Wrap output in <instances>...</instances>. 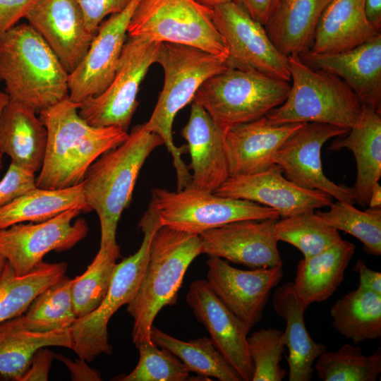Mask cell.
<instances>
[{
	"mask_svg": "<svg viewBox=\"0 0 381 381\" xmlns=\"http://www.w3.org/2000/svg\"><path fill=\"white\" fill-rule=\"evenodd\" d=\"M47 347H41L35 352L29 368L20 381L48 380L49 372L55 354Z\"/></svg>",
	"mask_w": 381,
	"mask_h": 381,
	"instance_id": "obj_44",
	"label": "cell"
},
{
	"mask_svg": "<svg viewBox=\"0 0 381 381\" xmlns=\"http://www.w3.org/2000/svg\"><path fill=\"white\" fill-rule=\"evenodd\" d=\"M327 212L315 214L330 226L348 233L363 244L366 253L381 254V207H369L361 211L353 204L337 201Z\"/></svg>",
	"mask_w": 381,
	"mask_h": 381,
	"instance_id": "obj_39",
	"label": "cell"
},
{
	"mask_svg": "<svg viewBox=\"0 0 381 381\" xmlns=\"http://www.w3.org/2000/svg\"><path fill=\"white\" fill-rule=\"evenodd\" d=\"M73 208L91 212L83 181L61 189L35 188L0 208V230L25 222H42Z\"/></svg>",
	"mask_w": 381,
	"mask_h": 381,
	"instance_id": "obj_31",
	"label": "cell"
},
{
	"mask_svg": "<svg viewBox=\"0 0 381 381\" xmlns=\"http://www.w3.org/2000/svg\"><path fill=\"white\" fill-rule=\"evenodd\" d=\"M186 302L213 344L243 381H252L253 366L247 337L250 329L219 300L207 280L193 282Z\"/></svg>",
	"mask_w": 381,
	"mask_h": 381,
	"instance_id": "obj_20",
	"label": "cell"
},
{
	"mask_svg": "<svg viewBox=\"0 0 381 381\" xmlns=\"http://www.w3.org/2000/svg\"><path fill=\"white\" fill-rule=\"evenodd\" d=\"M52 346L72 349L70 328L33 332L20 327L16 318L0 324V377L20 381L35 352Z\"/></svg>",
	"mask_w": 381,
	"mask_h": 381,
	"instance_id": "obj_30",
	"label": "cell"
},
{
	"mask_svg": "<svg viewBox=\"0 0 381 381\" xmlns=\"http://www.w3.org/2000/svg\"><path fill=\"white\" fill-rule=\"evenodd\" d=\"M292 85L286 100L265 116L271 124L322 123L349 129L363 105L338 76L313 68L300 55L287 56Z\"/></svg>",
	"mask_w": 381,
	"mask_h": 381,
	"instance_id": "obj_6",
	"label": "cell"
},
{
	"mask_svg": "<svg viewBox=\"0 0 381 381\" xmlns=\"http://www.w3.org/2000/svg\"><path fill=\"white\" fill-rule=\"evenodd\" d=\"M330 0H281L265 30L284 56L302 54L313 40L320 17Z\"/></svg>",
	"mask_w": 381,
	"mask_h": 381,
	"instance_id": "obj_29",
	"label": "cell"
},
{
	"mask_svg": "<svg viewBox=\"0 0 381 381\" xmlns=\"http://www.w3.org/2000/svg\"><path fill=\"white\" fill-rule=\"evenodd\" d=\"M281 0H234L254 20L265 26Z\"/></svg>",
	"mask_w": 381,
	"mask_h": 381,
	"instance_id": "obj_46",
	"label": "cell"
},
{
	"mask_svg": "<svg viewBox=\"0 0 381 381\" xmlns=\"http://www.w3.org/2000/svg\"><path fill=\"white\" fill-rule=\"evenodd\" d=\"M127 33L128 37L198 48L225 62L228 55L212 20V8L195 0H140Z\"/></svg>",
	"mask_w": 381,
	"mask_h": 381,
	"instance_id": "obj_9",
	"label": "cell"
},
{
	"mask_svg": "<svg viewBox=\"0 0 381 381\" xmlns=\"http://www.w3.org/2000/svg\"><path fill=\"white\" fill-rule=\"evenodd\" d=\"M164 142L145 123L133 127L126 140L102 154L83 180L85 201L100 224L99 246L119 248L116 230L128 206L135 182L146 159Z\"/></svg>",
	"mask_w": 381,
	"mask_h": 381,
	"instance_id": "obj_2",
	"label": "cell"
},
{
	"mask_svg": "<svg viewBox=\"0 0 381 381\" xmlns=\"http://www.w3.org/2000/svg\"><path fill=\"white\" fill-rule=\"evenodd\" d=\"M355 253V245L342 239L327 249L298 264L294 291L308 308L328 299L343 281L345 270Z\"/></svg>",
	"mask_w": 381,
	"mask_h": 381,
	"instance_id": "obj_28",
	"label": "cell"
},
{
	"mask_svg": "<svg viewBox=\"0 0 381 381\" xmlns=\"http://www.w3.org/2000/svg\"><path fill=\"white\" fill-rule=\"evenodd\" d=\"M67 270L66 262H41L25 275H17L7 262L0 279V324L22 315L34 299Z\"/></svg>",
	"mask_w": 381,
	"mask_h": 381,
	"instance_id": "obj_32",
	"label": "cell"
},
{
	"mask_svg": "<svg viewBox=\"0 0 381 381\" xmlns=\"http://www.w3.org/2000/svg\"><path fill=\"white\" fill-rule=\"evenodd\" d=\"M7 264V260L0 252V279Z\"/></svg>",
	"mask_w": 381,
	"mask_h": 381,
	"instance_id": "obj_53",
	"label": "cell"
},
{
	"mask_svg": "<svg viewBox=\"0 0 381 381\" xmlns=\"http://www.w3.org/2000/svg\"><path fill=\"white\" fill-rule=\"evenodd\" d=\"M9 97L6 92L0 91V111L8 101ZM3 167V155L0 153V170Z\"/></svg>",
	"mask_w": 381,
	"mask_h": 381,
	"instance_id": "obj_52",
	"label": "cell"
},
{
	"mask_svg": "<svg viewBox=\"0 0 381 381\" xmlns=\"http://www.w3.org/2000/svg\"><path fill=\"white\" fill-rule=\"evenodd\" d=\"M353 271L358 274V286L381 295V273L367 267L363 260H358Z\"/></svg>",
	"mask_w": 381,
	"mask_h": 381,
	"instance_id": "obj_48",
	"label": "cell"
},
{
	"mask_svg": "<svg viewBox=\"0 0 381 381\" xmlns=\"http://www.w3.org/2000/svg\"><path fill=\"white\" fill-rule=\"evenodd\" d=\"M349 129L322 123H304L280 145L273 156L284 176L296 186L324 192L337 201L355 203L352 188L337 184L324 174L321 150L328 140L343 137Z\"/></svg>",
	"mask_w": 381,
	"mask_h": 381,
	"instance_id": "obj_14",
	"label": "cell"
},
{
	"mask_svg": "<svg viewBox=\"0 0 381 381\" xmlns=\"http://www.w3.org/2000/svg\"><path fill=\"white\" fill-rule=\"evenodd\" d=\"M207 282L219 298L250 329L260 322L271 290L283 277L282 267L243 270L209 256Z\"/></svg>",
	"mask_w": 381,
	"mask_h": 381,
	"instance_id": "obj_16",
	"label": "cell"
},
{
	"mask_svg": "<svg viewBox=\"0 0 381 381\" xmlns=\"http://www.w3.org/2000/svg\"><path fill=\"white\" fill-rule=\"evenodd\" d=\"M214 193L269 207L282 218L329 207L333 202L332 197L324 192L296 186L276 164L260 173L229 176Z\"/></svg>",
	"mask_w": 381,
	"mask_h": 381,
	"instance_id": "obj_18",
	"label": "cell"
},
{
	"mask_svg": "<svg viewBox=\"0 0 381 381\" xmlns=\"http://www.w3.org/2000/svg\"><path fill=\"white\" fill-rule=\"evenodd\" d=\"M139 360L135 368L121 381H185L190 380V372L172 353L151 342L135 346Z\"/></svg>",
	"mask_w": 381,
	"mask_h": 381,
	"instance_id": "obj_40",
	"label": "cell"
},
{
	"mask_svg": "<svg viewBox=\"0 0 381 381\" xmlns=\"http://www.w3.org/2000/svg\"><path fill=\"white\" fill-rule=\"evenodd\" d=\"M87 30L95 35L103 19L123 11L131 0H75Z\"/></svg>",
	"mask_w": 381,
	"mask_h": 381,
	"instance_id": "obj_43",
	"label": "cell"
},
{
	"mask_svg": "<svg viewBox=\"0 0 381 381\" xmlns=\"http://www.w3.org/2000/svg\"><path fill=\"white\" fill-rule=\"evenodd\" d=\"M274 233L278 241L295 246L303 258L315 255L342 240L339 231L321 220L315 211L277 219Z\"/></svg>",
	"mask_w": 381,
	"mask_h": 381,
	"instance_id": "obj_38",
	"label": "cell"
},
{
	"mask_svg": "<svg viewBox=\"0 0 381 381\" xmlns=\"http://www.w3.org/2000/svg\"><path fill=\"white\" fill-rule=\"evenodd\" d=\"M35 188V174L11 162L0 181V208Z\"/></svg>",
	"mask_w": 381,
	"mask_h": 381,
	"instance_id": "obj_42",
	"label": "cell"
},
{
	"mask_svg": "<svg viewBox=\"0 0 381 381\" xmlns=\"http://www.w3.org/2000/svg\"><path fill=\"white\" fill-rule=\"evenodd\" d=\"M272 306L286 324L283 332L289 350V380L309 381L314 370L313 363L326 351V346L315 342L310 336L304 320L307 308L296 295L292 282L285 283L275 291Z\"/></svg>",
	"mask_w": 381,
	"mask_h": 381,
	"instance_id": "obj_27",
	"label": "cell"
},
{
	"mask_svg": "<svg viewBox=\"0 0 381 381\" xmlns=\"http://www.w3.org/2000/svg\"><path fill=\"white\" fill-rule=\"evenodd\" d=\"M303 60L314 68L334 74L363 105L381 111V32L351 49L334 54L306 50Z\"/></svg>",
	"mask_w": 381,
	"mask_h": 381,
	"instance_id": "obj_21",
	"label": "cell"
},
{
	"mask_svg": "<svg viewBox=\"0 0 381 381\" xmlns=\"http://www.w3.org/2000/svg\"><path fill=\"white\" fill-rule=\"evenodd\" d=\"M71 73L95 35L87 30L75 0H32L24 16Z\"/></svg>",
	"mask_w": 381,
	"mask_h": 381,
	"instance_id": "obj_19",
	"label": "cell"
},
{
	"mask_svg": "<svg viewBox=\"0 0 381 381\" xmlns=\"http://www.w3.org/2000/svg\"><path fill=\"white\" fill-rule=\"evenodd\" d=\"M368 205L372 208L381 207V186L379 182H376L372 188Z\"/></svg>",
	"mask_w": 381,
	"mask_h": 381,
	"instance_id": "obj_50",
	"label": "cell"
},
{
	"mask_svg": "<svg viewBox=\"0 0 381 381\" xmlns=\"http://www.w3.org/2000/svg\"><path fill=\"white\" fill-rule=\"evenodd\" d=\"M162 67L164 81L147 128L161 137L169 153L177 176V190L189 186L192 175L182 159L188 145L177 147L174 143L172 126L176 114L190 102L208 78L228 68L222 58L198 48L161 42L155 63Z\"/></svg>",
	"mask_w": 381,
	"mask_h": 381,
	"instance_id": "obj_3",
	"label": "cell"
},
{
	"mask_svg": "<svg viewBox=\"0 0 381 381\" xmlns=\"http://www.w3.org/2000/svg\"><path fill=\"white\" fill-rule=\"evenodd\" d=\"M159 44L129 37L111 82L102 93L79 104L80 116L92 126H117L128 131L138 105L140 83L155 63Z\"/></svg>",
	"mask_w": 381,
	"mask_h": 381,
	"instance_id": "obj_11",
	"label": "cell"
},
{
	"mask_svg": "<svg viewBox=\"0 0 381 381\" xmlns=\"http://www.w3.org/2000/svg\"><path fill=\"white\" fill-rule=\"evenodd\" d=\"M315 370L323 381H375L381 373V350L367 356L358 346L346 344L321 353Z\"/></svg>",
	"mask_w": 381,
	"mask_h": 381,
	"instance_id": "obj_37",
	"label": "cell"
},
{
	"mask_svg": "<svg viewBox=\"0 0 381 381\" xmlns=\"http://www.w3.org/2000/svg\"><path fill=\"white\" fill-rule=\"evenodd\" d=\"M379 33L367 19L364 0H330L320 17L310 51L315 54L347 51Z\"/></svg>",
	"mask_w": 381,
	"mask_h": 381,
	"instance_id": "obj_26",
	"label": "cell"
},
{
	"mask_svg": "<svg viewBox=\"0 0 381 381\" xmlns=\"http://www.w3.org/2000/svg\"><path fill=\"white\" fill-rule=\"evenodd\" d=\"M0 80L10 99L37 113L68 97V72L28 23L0 35Z\"/></svg>",
	"mask_w": 381,
	"mask_h": 381,
	"instance_id": "obj_4",
	"label": "cell"
},
{
	"mask_svg": "<svg viewBox=\"0 0 381 381\" xmlns=\"http://www.w3.org/2000/svg\"><path fill=\"white\" fill-rule=\"evenodd\" d=\"M200 254L199 235L164 226L155 231L141 282L127 305L133 320L135 346L152 341L150 330L155 318L164 306L176 303L186 270Z\"/></svg>",
	"mask_w": 381,
	"mask_h": 381,
	"instance_id": "obj_5",
	"label": "cell"
},
{
	"mask_svg": "<svg viewBox=\"0 0 381 381\" xmlns=\"http://www.w3.org/2000/svg\"><path fill=\"white\" fill-rule=\"evenodd\" d=\"M303 123L271 124L262 116L224 128L230 176L257 174L274 166L277 149Z\"/></svg>",
	"mask_w": 381,
	"mask_h": 381,
	"instance_id": "obj_22",
	"label": "cell"
},
{
	"mask_svg": "<svg viewBox=\"0 0 381 381\" xmlns=\"http://www.w3.org/2000/svg\"><path fill=\"white\" fill-rule=\"evenodd\" d=\"M120 248L99 246V249L86 270L73 279L71 294L77 318L95 310L108 291Z\"/></svg>",
	"mask_w": 381,
	"mask_h": 381,
	"instance_id": "obj_36",
	"label": "cell"
},
{
	"mask_svg": "<svg viewBox=\"0 0 381 381\" xmlns=\"http://www.w3.org/2000/svg\"><path fill=\"white\" fill-rule=\"evenodd\" d=\"M159 214L150 202L139 222L143 238L138 250L116 264L108 291L100 305L90 313L77 318L70 327L72 350L78 358L92 362L97 356L109 355L107 326L110 318L134 297L141 282L150 254L152 238L161 227Z\"/></svg>",
	"mask_w": 381,
	"mask_h": 381,
	"instance_id": "obj_7",
	"label": "cell"
},
{
	"mask_svg": "<svg viewBox=\"0 0 381 381\" xmlns=\"http://www.w3.org/2000/svg\"><path fill=\"white\" fill-rule=\"evenodd\" d=\"M290 87L259 72L228 68L206 80L193 102L224 129L265 116L286 100Z\"/></svg>",
	"mask_w": 381,
	"mask_h": 381,
	"instance_id": "obj_8",
	"label": "cell"
},
{
	"mask_svg": "<svg viewBox=\"0 0 381 381\" xmlns=\"http://www.w3.org/2000/svg\"><path fill=\"white\" fill-rule=\"evenodd\" d=\"M346 148L351 151L356 162V182L352 187L354 200L360 207L368 205L373 185L381 176V115L363 105L360 118L345 136L335 139L331 151Z\"/></svg>",
	"mask_w": 381,
	"mask_h": 381,
	"instance_id": "obj_25",
	"label": "cell"
},
{
	"mask_svg": "<svg viewBox=\"0 0 381 381\" xmlns=\"http://www.w3.org/2000/svg\"><path fill=\"white\" fill-rule=\"evenodd\" d=\"M277 219L241 220L207 230L199 235L202 253L253 269L282 267Z\"/></svg>",
	"mask_w": 381,
	"mask_h": 381,
	"instance_id": "obj_17",
	"label": "cell"
},
{
	"mask_svg": "<svg viewBox=\"0 0 381 381\" xmlns=\"http://www.w3.org/2000/svg\"><path fill=\"white\" fill-rule=\"evenodd\" d=\"M151 202L162 226L197 235L234 222L279 217L278 212L269 207L220 196L190 184L175 192L153 189Z\"/></svg>",
	"mask_w": 381,
	"mask_h": 381,
	"instance_id": "obj_10",
	"label": "cell"
},
{
	"mask_svg": "<svg viewBox=\"0 0 381 381\" xmlns=\"http://www.w3.org/2000/svg\"><path fill=\"white\" fill-rule=\"evenodd\" d=\"M79 104L68 97L40 111L47 132L44 159L37 188L61 189L83 181L91 164L128 136L117 126L95 127L78 114Z\"/></svg>",
	"mask_w": 381,
	"mask_h": 381,
	"instance_id": "obj_1",
	"label": "cell"
},
{
	"mask_svg": "<svg viewBox=\"0 0 381 381\" xmlns=\"http://www.w3.org/2000/svg\"><path fill=\"white\" fill-rule=\"evenodd\" d=\"M364 10L368 21L380 31L381 0H364Z\"/></svg>",
	"mask_w": 381,
	"mask_h": 381,
	"instance_id": "obj_49",
	"label": "cell"
},
{
	"mask_svg": "<svg viewBox=\"0 0 381 381\" xmlns=\"http://www.w3.org/2000/svg\"><path fill=\"white\" fill-rule=\"evenodd\" d=\"M81 212L79 208L69 209L42 222L1 229L0 252L17 275H25L48 253L68 250L87 236L89 226L85 219L73 222Z\"/></svg>",
	"mask_w": 381,
	"mask_h": 381,
	"instance_id": "obj_13",
	"label": "cell"
},
{
	"mask_svg": "<svg viewBox=\"0 0 381 381\" xmlns=\"http://www.w3.org/2000/svg\"><path fill=\"white\" fill-rule=\"evenodd\" d=\"M31 107L8 99L0 111V153L35 174L46 152L47 132Z\"/></svg>",
	"mask_w": 381,
	"mask_h": 381,
	"instance_id": "obj_24",
	"label": "cell"
},
{
	"mask_svg": "<svg viewBox=\"0 0 381 381\" xmlns=\"http://www.w3.org/2000/svg\"><path fill=\"white\" fill-rule=\"evenodd\" d=\"M73 279L63 276L39 294L16 320L23 329L49 332L70 328L77 317L72 299Z\"/></svg>",
	"mask_w": 381,
	"mask_h": 381,
	"instance_id": "obj_35",
	"label": "cell"
},
{
	"mask_svg": "<svg viewBox=\"0 0 381 381\" xmlns=\"http://www.w3.org/2000/svg\"><path fill=\"white\" fill-rule=\"evenodd\" d=\"M330 314L333 327L354 343L381 337V295L358 286L337 301Z\"/></svg>",
	"mask_w": 381,
	"mask_h": 381,
	"instance_id": "obj_33",
	"label": "cell"
},
{
	"mask_svg": "<svg viewBox=\"0 0 381 381\" xmlns=\"http://www.w3.org/2000/svg\"><path fill=\"white\" fill-rule=\"evenodd\" d=\"M248 349L253 366L252 381H281L286 370L280 365L285 350L284 332L274 328L255 331L247 337Z\"/></svg>",
	"mask_w": 381,
	"mask_h": 381,
	"instance_id": "obj_41",
	"label": "cell"
},
{
	"mask_svg": "<svg viewBox=\"0 0 381 381\" xmlns=\"http://www.w3.org/2000/svg\"><path fill=\"white\" fill-rule=\"evenodd\" d=\"M212 16L227 48L228 68L291 81L287 56L274 45L265 26L238 4L233 1L212 7Z\"/></svg>",
	"mask_w": 381,
	"mask_h": 381,
	"instance_id": "obj_12",
	"label": "cell"
},
{
	"mask_svg": "<svg viewBox=\"0 0 381 381\" xmlns=\"http://www.w3.org/2000/svg\"><path fill=\"white\" fill-rule=\"evenodd\" d=\"M197 2L205 6L212 8L223 4L233 1L234 0H195Z\"/></svg>",
	"mask_w": 381,
	"mask_h": 381,
	"instance_id": "obj_51",
	"label": "cell"
},
{
	"mask_svg": "<svg viewBox=\"0 0 381 381\" xmlns=\"http://www.w3.org/2000/svg\"><path fill=\"white\" fill-rule=\"evenodd\" d=\"M188 143L193 171L190 185L214 193L230 176L224 129L199 104L193 102L188 121L181 130Z\"/></svg>",
	"mask_w": 381,
	"mask_h": 381,
	"instance_id": "obj_23",
	"label": "cell"
},
{
	"mask_svg": "<svg viewBox=\"0 0 381 381\" xmlns=\"http://www.w3.org/2000/svg\"><path fill=\"white\" fill-rule=\"evenodd\" d=\"M150 339L176 356L189 372L221 381H242L241 377L218 351L210 338L181 341L152 326Z\"/></svg>",
	"mask_w": 381,
	"mask_h": 381,
	"instance_id": "obj_34",
	"label": "cell"
},
{
	"mask_svg": "<svg viewBox=\"0 0 381 381\" xmlns=\"http://www.w3.org/2000/svg\"><path fill=\"white\" fill-rule=\"evenodd\" d=\"M55 357L64 363L67 367L71 373L72 380H102L99 372L90 368L85 360L80 358L75 360H71L62 354H56Z\"/></svg>",
	"mask_w": 381,
	"mask_h": 381,
	"instance_id": "obj_47",
	"label": "cell"
},
{
	"mask_svg": "<svg viewBox=\"0 0 381 381\" xmlns=\"http://www.w3.org/2000/svg\"><path fill=\"white\" fill-rule=\"evenodd\" d=\"M32 0H0V35L24 18Z\"/></svg>",
	"mask_w": 381,
	"mask_h": 381,
	"instance_id": "obj_45",
	"label": "cell"
},
{
	"mask_svg": "<svg viewBox=\"0 0 381 381\" xmlns=\"http://www.w3.org/2000/svg\"><path fill=\"white\" fill-rule=\"evenodd\" d=\"M140 0L100 24L85 55L68 74V97L81 103L102 93L111 82L126 42L128 26Z\"/></svg>",
	"mask_w": 381,
	"mask_h": 381,
	"instance_id": "obj_15",
	"label": "cell"
}]
</instances>
